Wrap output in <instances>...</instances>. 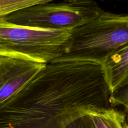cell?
I'll use <instances>...</instances> for the list:
<instances>
[{
    "label": "cell",
    "instance_id": "obj_1",
    "mask_svg": "<svg viewBox=\"0 0 128 128\" xmlns=\"http://www.w3.org/2000/svg\"><path fill=\"white\" fill-rule=\"evenodd\" d=\"M112 96L102 61L61 58L0 104V128H64L111 107Z\"/></svg>",
    "mask_w": 128,
    "mask_h": 128
},
{
    "label": "cell",
    "instance_id": "obj_2",
    "mask_svg": "<svg viewBox=\"0 0 128 128\" xmlns=\"http://www.w3.org/2000/svg\"><path fill=\"white\" fill-rule=\"evenodd\" d=\"M72 30H42L0 18V56L48 64L66 55Z\"/></svg>",
    "mask_w": 128,
    "mask_h": 128
},
{
    "label": "cell",
    "instance_id": "obj_3",
    "mask_svg": "<svg viewBox=\"0 0 128 128\" xmlns=\"http://www.w3.org/2000/svg\"><path fill=\"white\" fill-rule=\"evenodd\" d=\"M128 45V14L104 11L89 23L72 30L64 57L102 61L118 49Z\"/></svg>",
    "mask_w": 128,
    "mask_h": 128
},
{
    "label": "cell",
    "instance_id": "obj_4",
    "mask_svg": "<svg viewBox=\"0 0 128 128\" xmlns=\"http://www.w3.org/2000/svg\"><path fill=\"white\" fill-rule=\"evenodd\" d=\"M104 11L95 1L66 0L43 3L19 10L5 20L14 24L42 30H73L89 23Z\"/></svg>",
    "mask_w": 128,
    "mask_h": 128
},
{
    "label": "cell",
    "instance_id": "obj_5",
    "mask_svg": "<svg viewBox=\"0 0 128 128\" xmlns=\"http://www.w3.org/2000/svg\"><path fill=\"white\" fill-rule=\"evenodd\" d=\"M46 64L0 56V104L21 90Z\"/></svg>",
    "mask_w": 128,
    "mask_h": 128
},
{
    "label": "cell",
    "instance_id": "obj_6",
    "mask_svg": "<svg viewBox=\"0 0 128 128\" xmlns=\"http://www.w3.org/2000/svg\"><path fill=\"white\" fill-rule=\"evenodd\" d=\"M106 82L114 94L128 86V45L108 55L102 61Z\"/></svg>",
    "mask_w": 128,
    "mask_h": 128
},
{
    "label": "cell",
    "instance_id": "obj_7",
    "mask_svg": "<svg viewBox=\"0 0 128 128\" xmlns=\"http://www.w3.org/2000/svg\"><path fill=\"white\" fill-rule=\"evenodd\" d=\"M88 116L94 128H128L126 114L116 108L99 109Z\"/></svg>",
    "mask_w": 128,
    "mask_h": 128
},
{
    "label": "cell",
    "instance_id": "obj_8",
    "mask_svg": "<svg viewBox=\"0 0 128 128\" xmlns=\"http://www.w3.org/2000/svg\"><path fill=\"white\" fill-rule=\"evenodd\" d=\"M47 0H0V18L19 10L43 3Z\"/></svg>",
    "mask_w": 128,
    "mask_h": 128
},
{
    "label": "cell",
    "instance_id": "obj_9",
    "mask_svg": "<svg viewBox=\"0 0 128 128\" xmlns=\"http://www.w3.org/2000/svg\"><path fill=\"white\" fill-rule=\"evenodd\" d=\"M111 105L112 108L119 106L124 108V112L126 114L128 124V86L112 95Z\"/></svg>",
    "mask_w": 128,
    "mask_h": 128
},
{
    "label": "cell",
    "instance_id": "obj_10",
    "mask_svg": "<svg viewBox=\"0 0 128 128\" xmlns=\"http://www.w3.org/2000/svg\"><path fill=\"white\" fill-rule=\"evenodd\" d=\"M64 128H94V127L87 115L75 120Z\"/></svg>",
    "mask_w": 128,
    "mask_h": 128
}]
</instances>
